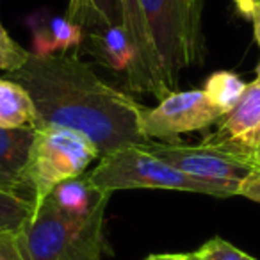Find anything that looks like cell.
Masks as SVG:
<instances>
[{"label": "cell", "mask_w": 260, "mask_h": 260, "mask_svg": "<svg viewBox=\"0 0 260 260\" xmlns=\"http://www.w3.org/2000/svg\"><path fill=\"white\" fill-rule=\"evenodd\" d=\"M9 79L25 87L38 112L36 128L59 126L86 136L102 155L128 146H150L141 130L145 105L116 89L73 52H30Z\"/></svg>", "instance_id": "obj_1"}, {"label": "cell", "mask_w": 260, "mask_h": 260, "mask_svg": "<svg viewBox=\"0 0 260 260\" xmlns=\"http://www.w3.org/2000/svg\"><path fill=\"white\" fill-rule=\"evenodd\" d=\"M86 175L93 187L111 194L123 189H168L230 198L241 192L237 185L189 177L153 155L148 146H128L102 155L96 168Z\"/></svg>", "instance_id": "obj_2"}, {"label": "cell", "mask_w": 260, "mask_h": 260, "mask_svg": "<svg viewBox=\"0 0 260 260\" xmlns=\"http://www.w3.org/2000/svg\"><path fill=\"white\" fill-rule=\"evenodd\" d=\"M105 207L87 217L59 212L45 200L18 232L27 260H102Z\"/></svg>", "instance_id": "obj_3"}, {"label": "cell", "mask_w": 260, "mask_h": 260, "mask_svg": "<svg viewBox=\"0 0 260 260\" xmlns=\"http://www.w3.org/2000/svg\"><path fill=\"white\" fill-rule=\"evenodd\" d=\"M98 159V148L77 130L59 126L34 128L22 173L23 189L32 198L34 210L61 182L86 175L87 168Z\"/></svg>", "instance_id": "obj_4"}, {"label": "cell", "mask_w": 260, "mask_h": 260, "mask_svg": "<svg viewBox=\"0 0 260 260\" xmlns=\"http://www.w3.org/2000/svg\"><path fill=\"white\" fill-rule=\"evenodd\" d=\"M164 75L175 91L180 73L200 57V0H139Z\"/></svg>", "instance_id": "obj_5"}, {"label": "cell", "mask_w": 260, "mask_h": 260, "mask_svg": "<svg viewBox=\"0 0 260 260\" xmlns=\"http://www.w3.org/2000/svg\"><path fill=\"white\" fill-rule=\"evenodd\" d=\"M148 150L189 177L232 184L239 189L242 182L255 171V164L249 157L214 145L207 139L196 146L180 141H153Z\"/></svg>", "instance_id": "obj_6"}, {"label": "cell", "mask_w": 260, "mask_h": 260, "mask_svg": "<svg viewBox=\"0 0 260 260\" xmlns=\"http://www.w3.org/2000/svg\"><path fill=\"white\" fill-rule=\"evenodd\" d=\"M221 118L203 89L171 91L159 105L143 107L141 130L152 141H178V136L207 130Z\"/></svg>", "instance_id": "obj_7"}, {"label": "cell", "mask_w": 260, "mask_h": 260, "mask_svg": "<svg viewBox=\"0 0 260 260\" xmlns=\"http://www.w3.org/2000/svg\"><path fill=\"white\" fill-rule=\"evenodd\" d=\"M123 25L134 45V62L126 72V86L136 93H148L162 100L171 93L160 59L153 47L139 0H119Z\"/></svg>", "instance_id": "obj_8"}, {"label": "cell", "mask_w": 260, "mask_h": 260, "mask_svg": "<svg viewBox=\"0 0 260 260\" xmlns=\"http://www.w3.org/2000/svg\"><path fill=\"white\" fill-rule=\"evenodd\" d=\"M205 139L251 159L260 145V86L248 84L241 102L221 118L219 128Z\"/></svg>", "instance_id": "obj_9"}, {"label": "cell", "mask_w": 260, "mask_h": 260, "mask_svg": "<svg viewBox=\"0 0 260 260\" xmlns=\"http://www.w3.org/2000/svg\"><path fill=\"white\" fill-rule=\"evenodd\" d=\"M82 47L98 64L126 73L134 62V45L125 25H100L84 30Z\"/></svg>", "instance_id": "obj_10"}, {"label": "cell", "mask_w": 260, "mask_h": 260, "mask_svg": "<svg viewBox=\"0 0 260 260\" xmlns=\"http://www.w3.org/2000/svg\"><path fill=\"white\" fill-rule=\"evenodd\" d=\"M109 198H111V192L93 187L87 180V175H82V177L61 182L45 200L66 216L87 217L102 205H107Z\"/></svg>", "instance_id": "obj_11"}, {"label": "cell", "mask_w": 260, "mask_h": 260, "mask_svg": "<svg viewBox=\"0 0 260 260\" xmlns=\"http://www.w3.org/2000/svg\"><path fill=\"white\" fill-rule=\"evenodd\" d=\"M32 138V128H0V187L2 189L25 192L22 173L29 157Z\"/></svg>", "instance_id": "obj_12"}, {"label": "cell", "mask_w": 260, "mask_h": 260, "mask_svg": "<svg viewBox=\"0 0 260 260\" xmlns=\"http://www.w3.org/2000/svg\"><path fill=\"white\" fill-rule=\"evenodd\" d=\"M84 29L68 16H50L34 22L32 43L34 54H68L82 47Z\"/></svg>", "instance_id": "obj_13"}, {"label": "cell", "mask_w": 260, "mask_h": 260, "mask_svg": "<svg viewBox=\"0 0 260 260\" xmlns=\"http://www.w3.org/2000/svg\"><path fill=\"white\" fill-rule=\"evenodd\" d=\"M38 112L25 87L0 77V128H36Z\"/></svg>", "instance_id": "obj_14"}, {"label": "cell", "mask_w": 260, "mask_h": 260, "mask_svg": "<svg viewBox=\"0 0 260 260\" xmlns=\"http://www.w3.org/2000/svg\"><path fill=\"white\" fill-rule=\"evenodd\" d=\"M246 89H248V84L241 77L235 75L234 72H224V70L214 72L203 86V93L207 94L209 102L223 116H226L241 102Z\"/></svg>", "instance_id": "obj_15"}, {"label": "cell", "mask_w": 260, "mask_h": 260, "mask_svg": "<svg viewBox=\"0 0 260 260\" xmlns=\"http://www.w3.org/2000/svg\"><path fill=\"white\" fill-rule=\"evenodd\" d=\"M32 214L34 203L29 194L0 187V234L20 232Z\"/></svg>", "instance_id": "obj_16"}, {"label": "cell", "mask_w": 260, "mask_h": 260, "mask_svg": "<svg viewBox=\"0 0 260 260\" xmlns=\"http://www.w3.org/2000/svg\"><path fill=\"white\" fill-rule=\"evenodd\" d=\"M123 23L119 0H86V18L82 29H94L100 25Z\"/></svg>", "instance_id": "obj_17"}, {"label": "cell", "mask_w": 260, "mask_h": 260, "mask_svg": "<svg viewBox=\"0 0 260 260\" xmlns=\"http://www.w3.org/2000/svg\"><path fill=\"white\" fill-rule=\"evenodd\" d=\"M30 50L23 48L18 41H15L6 27L0 22V70L11 73L13 70L20 68L27 61Z\"/></svg>", "instance_id": "obj_18"}, {"label": "cell", "mask_w": 260, "mask_h": 260, "mask_svg": "<svg viewBox=\"0 0 260 260\" xmlns=\"http://www.w3.org/2000/svg\"><path fill=\"white\" fill-rule=\"evenodd\" d=\"M194 253L200 256V260H256L221 237H214L207 241Z\"/></svg>", "instance_id": "obj_19"}, {"label": "cell", "mask_w": 260, "mask_h": 260, "mask_svg": "<svg viewBox=\"0 0 260 260\" xmlns=\"http://www.w3.org/2000/svg\"><path fill=\"white\" fill-rule=\"evenodd\" d=\"M0 260H27L18 241V232L0 234Z\"/></svg>", "instance_id": "obj_20"}, {"label": "cell", "mask_w": 260, "mask_h": 260, "mask_svg": "<svg viewBox=\"0 0 260 260\" xmlns=\"http://www.w3.org/2000/svg\"><path fill=\"white\" fill-rule=\"evenodd\" d=\"M239 196H244V198L251 200L255 203H260V171L255 170L241 185V192Z\"/></svg>", "instance_id": "obj_21"}, {"label": "cell", "mask_w": 260, "mask_h": 260, "mask_svg": "<svg viewBox=\"0 0 260 260\" xmlns=\"http://www.w3.org/2000/svg\"><path fill=\"white\" fill-rule=\"evenodd\" d=\"M66 16L82 27L84 18H86V0H70Z\"/></svg>", "instance_id": "obj_22"}, {"label": "cell", "mask_w": 260, "mask_h": 260, "mask_svg": "<svg viewBox=\"0 0 260 260\" xmlns=\"http://www.w3.org/2000/svg\"><path fill=\"white\" fill-rule=\"evenodd\" d=\"M234 4H235V9L239 11V15L244 16V18H248V20H251L256 0H234Z\"/></svg>", "instance_id": "obj_23"}, {"label": "cell", "mask_w": 260, "mask_h": 260, "mask_svg": "<svg viewBox=\"0 0 260 260\" xmlns=\"http://www.w3.org/2000/svg\"><path fill=\"white\" fill-rule=\"evenodd\" d=\"M251 22H253V38H255L256 45L260 48V0H256L255 9H253V15H251Z\"/></svg>", "instance_id": "obj_24"}, {"label": "cell", "mask_w": 260, "mask_h": 260, "mask_svg": "<svg viewBox=\"0 0 260 260\" xmlns=\"http://www.w3.org/2000/svg\"><path fill=\"white\" fill-rule=\"evenodd\" d=\"M145 260H187V253H160V255H150Z\"/></svg>", "instance_id": "obj_25"}, {"label": "cell", "mask_w": 260, "mask_h": 260, "mask_svg": "<svg viewBox=\"0 0 260 260\" xmlns=\"http://www.w3.org/2000/svg\"><path fill=\"white\" fill-rule=\"evenodd\" d=\"M251 160H253V164H255V170H258V171H260V145L256 146L255 152H253Z\"/></svg>", "instance_id": "obj_26"}, {"label": "cell", "mask_w": 260, "mask_h": 260, "mask_svg": "<svg viewBox=\"0 0 260 260\" xmlns=\"http://www.w3.org/2000/svg\"><path fill=\"white\" fill-rule=\"evenodd\" d=\"M253 84H256V86H260V64L256 66V77H255V80H253Z\"/></svg>", "instance_id": "obj_27"}, {"label": "cell", "mask_w": 260, "mask_h": 260, "mask_svg": "<svg viewBox=\"0 0 260 260\" xmlns=\"http://www.w3.org/2000/svg\"><path fill=\"white\" fill-rule=\"evenodd\" d=\"M187 260H200V256L196 253H187Z\"/></svg>", "instance_id": "obj_28"}]
</instances>
